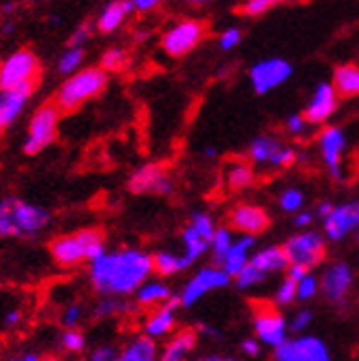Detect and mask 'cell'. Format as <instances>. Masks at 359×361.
I'll list each match as a JSON object with an SVG mask.
<instances>
[{
	"label": "cell",
	"mask_w": 359,
	"mask_h": 361,
	"mask_svg": "<svg viewBox=\"0 0 359 361\" xmlns=\"http://www.w3.org/2000/svg\"><path fill=\"white\" fill-rule=\"evenodd\" d=\"M154 274L152 254L137 247L106 251L88 264V282L102 298H128Z\"/></svg>",
	"instance_id": "1"
},
{
	"label": "cell",
	"mask_w": 359,
	"mask_h": 361,
	"mask_svg": "<svg viewBox=\"0 0 359 361\" xmlns=\"http://www.w3.org/2000/svg\"><path fill=\"white\" fill-rule=\"evenodd\" d=\"M49 254L53 262L62 269H75L84 262L91 264L106 254L104 233L95 227L62 233V236H56L49 243Z\"/></svg>",
	"instance_id": "2"
},
{
	"label": "cell",
	"mask_w": 359,
	"mask_h": 361,
	"mask_svg": "<svg viewBox=\"0 0 359 361\" xmlns=\"http://www.w3.org/2000/svg\"><path fill=\"white\" fill-rule=\"evenodd\" d=\"M109 86V73L99 66H84L75 75L66 78L53 95L56 104L62 113H73L86 102L95 99L104 93V88Z\"/></svg>",
	"instance_id": "3"
},
{
	"label": "cell",
	"mask_w": 359,
	"mask_h": 361,
	"mask_svg": "<svg viewBox=\"0 0 359 361\" xmlns=\"http://www.w3.org/2000/svg\"><path fill=\"white\" fill-rule=\"evenodd\" d=\"M40 78V58L31 49H16L0 60V90L33 93Z\"/></svg>",
	"instance_id": "4"
},
{
	"label": "cell",
	"mask_w": 359,
	"mask_h": 361,
	"mask_svg": "<svg viewBox=\"0 0 359 361\" xmlns=\"http://www.w3.org/2000/svg\"><path fill=\"white\" fill-rule=\"evenodd\" d=\"M60 108L49 102L33 111L27 123V133L23 139V152L27 157H35L44 152L53 141L58 139V126H60Z\"/></svg>",
	"instance_id": "5"
},
{
	"label": "cell",
	"mask_w": 359,
	"mask_h": 361,
	"mask_svg": "<svg viewBox=\"0 0 359 361\" xmlns=\"http://www.w3.org/2000/svg\"><path fill=\"white\" fill-rule=\"evenodd\" d=\"M251 324H254L256 339L274 350L289 339V319L272 300L251 302Z\"/></svg>",
	"instance_id": "6"
},
{
	"label": "cell",
	"mask_w": 359,
	"mask_h": 361,
	"mask_svg": "<svg viewBox=\"0 0 359 361\" xmlns=\"http://www.w3.org/2000/svg\"><path fill=\"white\" fill-rule=\"evenodd\" d=\"M282 249L289 260V267H300L313 271L327 260V251H329V240L322 236L320 231L313 229H304L298 231L293 236H289L282 243Z\"/></svg>",
	"instance_id": "7"
},
{
	"label": "cell",
	"mask_w": 359,
	"mask_h": 361,
	"mask_svg": "<svg viewBox=\"0 0 359 361\" xmlns=\"http://www.w3.org/2000/svg\"><path fill=\"white\" fill-rule=\"evenodd\" d=\"M247 159L260 168L272 170H289L298 161V150L276 135H258L251 139L247 148Z\"/></svg>",
	"instance_id": "8"
},
{
	"label": "cell",
	"mask_w": 359,
	"mask_h": 361,
	"mask_svg": "<svg viewBox=\"0 0 359 361\" xmlns=\"http://www.w3.org/2000/svg\"><path fill=\"white\" fill-rule=\"evenodd\" d=\"M207 25L199 18H183V20L174 23L161 33V51L168 58H185L188 53H192L205 38Z\"/></svg>",
	"instance_id": "9"
},
{
	"label": "cell",
	"mask_w": 359,
	"mask_h": 361,
	"mask_svg": "<svg viewBox=\"0 0 359 361\" xmlns=\"http://www.w3.org/2000/svg\"><path fill=\"white\" fill-rule=\"evenodd\" d=\"M231 278L225 274V271L217 264H209V267H201L196 274L183 284V288L178 291V304L181 309H192V306L203 300L205 295L214 293V291H221V288L229 286Z\"/></svg>",
	"instance_id": "10"
},
{
	"label": "cell",
	"mask_w": 359,
	"mask_h": 361,
	"mask_svg": "<svg viewBox=\"0 0 359 361\" xmlns=\"http://www.w3.org/2000/svg\"><path fill=\"white\" fill-rule=\"evenodd\" d=\"M274 361H333L329 344L317 335L289 337L274 350Z\"/></svg>",
	"instance_id": "11"
},
{
	"label": "cell",
	"mask_w": 359,
	"mask_h": 361,
	"mask_svg": "<svg viewBox=\"0 0 359 361\" xmlns=\"http://www.w3.org/2000/svg\"><path fill=\"white\" fill-rule=\"evenodd\" d=\"M126 188H128V192L139 194V196H146V194L166 196V194H172L174 190V176L170 168L164 164H146V166H139L128 176Z\"/></svg>",
	"instance_id": "12"
},
{
	"label": "cell",
	"mask_w": 359,
	"mask_h": 361,
	"mask_svg": "<svg viewBox=\"0 0 359 361\" xmlns=\"http://www.w3.org/2000/svg\"><path fill=\"white\" fill-rule=\"evenodd\" d=\"M322 295H324L331 304L342 306L346 304L348 295L353 293L355 286V269L346 260H333L324 267L320 276Z\"/></svg>",
	"instance_id": "13"
},
{
	"label": "cell",
	"mask_w": 359,
	"mask_h": 361,
	"mask_svg": "<svg viewBox=\"0 0 359 361\" xmlns=\"http://www.w3.org/2000/svg\"><path fill=\"white\" fill-rule=\"evenodd\" d=\"M346 133L339 126H324L317 135V152L327 172L335 178L342 180L344 176V157H346Z\"/></svg>",
	"instance_id": "14"
},
{
	"label": "cell",
	"mask_w": 359,
	"mask_h": 361,
	"mask_svg": "<svg viewBox=\"0 0 359 361\" xmlns=\"http://www.w3.org/2000/svg\"><path fill=\"white\" fill-rule=\"evenodd\" d=\"M291 75H293V66L286 60L267 58L249 68V84L258 95H267L289 82Z\"/></svg>",
	"instance_id": "15"
},
{
	"label": "cell",
	"mask_w": 359,
	"mask_h": 361,
	"mask_svg": "<svg viewBox=\"0 0 359 361\" xmlns=\"http://www.w3.org/2000/svg\"><path fill=\"white\" fill-rule=\"evenodd\" d=\"M229 229H236L243 236H260L272 227V216L262 205L256 203H238L227 214Z\"/></svg>",
	"instance_id": "16"
},
{
	"label": "cell",
	"mask_w": 359,
	"mask_h": 361,
	"mask_svg": "<svg viewBox=\"0 0 359 361\" xmlns=\"http://www.w3.org/2000/svg\"><path fill=\"white\" fill-rule=\"evenodd\" d=\"M324 227V238L329 243H342L351 233L359 231V201H346L335 205L329 219L322 221Z\"/></svg>",
	"instance_id": "17"
},
{
	"label": "cell",
	"mask_w": 359,
	"mask_h": 361,
	"mask_svg": "<svg viewBox=\"0 0 359 361\" xmlns=\"http://www.w3.org/2000/svg\"><path fill=\"white\" fill-rule=\"evenodd\" d=\"M337 108H339V95L335 86L329 82H320L302 115L307 117L311 126H329V121L337 113Z\"/></svg>",
	"instance_id": "18"
},
{
	"label": "cell",
	"mask_w": 359,
	"mask_h": 361,
	"mask_svg": "<svg viewBox=\"0 0 359 361\" xmlns=\"http://www.w3.org/2000/svg\"><path fill=\"white\" fill-rule=\"evenodd\" d=\"M181 309V304H178V298L170 300L168 304L159 306V309L150 311L146 315V319H143L141 324V331L146 337L150 339H168L176 333V311Z\"/></svg>",
	"instance_id": "19"
},
{
	"label": "cell",
	"mask_w": 359,
	"mask_h": 361,
	"mask_svg": "<svg viewBox=\"0 0 359 361\" xmlns=\"http://www.w3.org/2000/svg\"><path fill=\"white\" fill-rule=\"evenodd\" d=\"M51 225V212L27 203L23 198H16V227H18V236L20 238H31L42 233Z\"/></svg>",
	"instance_id": "20"
},
{
	"label": "cell",
	"mask_w": 359,
	"mask_h": 361,
	"mask_svg": "<svg viewBox=\"0 0 359 361\" xmlns=\"http://www.w3.org/2000/svg\"><path fill=\"white\" fill-rule=\"evenodd\" d=\"M199 344V331L196 329H178L164 344L159 353V361H188Z\"/></svg>",
	"instance_id": "21"
},
{
	"label": "cell",
	"mask_w": 359,
	"mask_h": 361,
	"mask_svg": "<svg viewBox=\"0 0 359 361\" xmlns=\"http://www.w3.org/2000/svg\"><path fill=\"white\" fill-rule=\"evenodd\" d=\"M254 180H256V168L249 159L236 157L229 159L223 166V185L229 192H243L254 185Z\"/></svg>",
	"instance_id": "22"
},
{
	"label": "cell",
	"mask_w": 359,
	"mask_h": 361,
	"mask_svg": "<svg viewBox=\"0 0 359 361\" xmlns=\"http://www.w3.org/2000/svg\"><path fill=\"white\" fill-rule=\"evenodd\" d=\"M133 11H135V7H133L130 0H115V3H109L97 13L95 29L104 35H111V33L121 29L126 18H128Z\"/></svg>",
	"instance_id": "23"
},
{
	"label": "cell",
	"mask_w": 359,
	"mask_h": 361,
	"mask_svg": "<svg viewBox=\"0 0 359 361\" xmlns=\"http://www.w3.org/2000/svg\"><path fill=\"white\" fill-rule=\"evenodd\" d=\"M31 95L33 93H20V90H13V93L0 90V135L7 133L11 126L20 119Z\"/></svg>",
	"instance_id": "24"
},
{
	"label": "cell",
	"mask_w": 359,
	"mask_h": 361,
	"mask_svg": "<svg viewBox=\"0 0 359 361\" xmlns=\"http://www.w3.org/2000/svg\"><path fill=\"white\" fill-rule=\"evenodd\" d=\"M254 247H256V238H251V236L236 238L234 247L229 249V254L225 256V260L221 264V269L231 280H234L241 271L251 262V258H254Z\"/></svg>",
	"instance_id": "25"
},
{
	"label": "cell",
	"mask_w": 359,
	"mask_h": 361,
	"mask_svg": "<svg viewBox=\"0 0 359 361\" xmlns=\"http://www.w3.org/2000/svg\"><path fill=\"white\" fill-rule=\"evenodd\" d=\"M159 344L146 335H135L121 346L115 361H159Z\"/></svg>",
	"instance_id": "26"
},
{
	"label": "cell",
	"mask_w": 359,
	"mask_h": 361,
	"mask_svg": "<svg viewBox=\"0 0 359 361\" xmlns=\"http://www.w3.org/2000/svg\"><path fill=\"white\" fill-rule=\"evenodd\" d=\"M174 298H176L174 291L170 288V284H166L164 280H148L135 293V302H137L139 309H148V311L159 309V306L168 304Z\"/></svg>",
	"instance_id": "27"
},
{
	"label": "cell",
	"mask_w": 359,
	"mask_h": 361,
	"mask_svg": "<svg viewBox=\"0 0 359 361\" xmlns=\"http://www.w3.org/2000/svg\"><path fill=\"white\" fill-rule=\"evenodd\" d=\"M251 264L256 269H260L262 274L269 276H278V274H286L289 271V260H286V254L282 245H269L258 249L254 258H251Z\"/></svg>",
	"instance_id": "28"
},
{
	"label": "cell",
	"mask_w": 359,
	"mask_h": 361,
	"mask_svg": "<svg viewBox=\"0 0 359 361\" xmlns=\"http://www.w3.org/2000/svg\"><path fill=\"white\" fill-rule=\"evenodd\" d=\"M339 99L359 97V64H342L333 71V82Z\"/></svg>",
	"instance_id": "29"
},
{
	"label": "cell",
	"mask_w": 359,
	"mask_h": 361,
	"mask_svg": "<svg viewBox=\"0 0 359 361\" xmlns=\"http://www.w3.org/2000/svg\"><path fill=\"white\" fill-rule=\"evenodd\" d=\"M152 267L159 278H172V276L181 274V271H185L190 267V262L183 258V254L164 249V251H154L152 254Z\"/></svg>",
	"instance_id": "30"
},
{
	"label": "cell",
	"mask_w": 359,
	"mask_h": 361,
	"mask_svg": "<svg viewBox=\"0 0 359 361\" xmlns=\"http://www.w3.org/2000/svg\"><path fill=\"white\" fill-rule=\"evenodd\" d=\"M181 245H183V258L190 262V267L194 262H199L209 251V243L201 236V233H196L190 225L183 227V231H181Z\"/></svg>",
	"instance_id": "31"
},
{
	"label": "cell",
	"mask_w": 359,
	"mask_h": 361,
	"mask_svg": "<svg viewBox=\"0 0 359 361\" xmlns=\"http://www.w3.org/2000/svg\"><path fill=\"white\" fill-rule=\"evenodd\" d=\"M20 238L16 227V196L0 198V240Z\"/></svg>",
	"instance_id": "32"
},
{
	"label": "cell",
	"mask_w": 359,
	"mask_h": 361,
	"mask_svg": "<svg viewBox=\"0 0 359 361\" xmlns=\"http://www.w3.org/2000/svg\"><path fill=\"white\" fill-rule=\"evenodd\" d=\"M84 60H86V51H84L82 47H66V49L62 51V56L58 58L56 68H58V73L64 75V80H66V78L75 75L78 71L84 68V66H82Z\"/></svg>",
	"instance_id": "33"
},
{
	"label": "cell",
	"mask_w": 359,
	"mask_h": 361,
	"mask_svg": "<svg viewBox=\"0 0 359 361\" xmlns=\"http://www.w3.org/2000/svg\"><path fill=\"white\" fill-rule=\"evenodd\" d=\"M130 311V304L121 298H102L93 306V317L95 319H113L119 315H126Z\"/></svg>",
	"instance_id": "34"
},
{
	"label": "cell",
	"mask_w": 359,
	"mask_h": 361,
	"mask_svg": "<svg viewBox=\"0 0 359 361\" xmlns=\"http://www.w3.org/2000/svg\"><path fill=\"white\" fill-rule=\"evenodd\" d=\"M234 233H231L229 227H219L217 236L212 238V245H209V251H212V260L217 267L223 264L225 256L229 254V249L234 247Z\"/></svg>",
	"instance_id": "35"
},
{
	"label": "cell",
	"mask_w": 359,
	"mask_h": 361,
	"mask_svg": "<svg viewBox=\"0 0 359 361\" xmlns=\"http://www.w3.org/2000/svg\"><path fill=\"white\" fill-rule=\"evenodd\" d=\"M128 62H130L128 51H126L123 47H111L102 53L99 68H104L106 73H119V71H123L126 66H128Z\"/></svg>",
	"instance_id": "36"
},
{
	"label": "cell",
	"mask_w": 359,
	"mask_h": 361,
	"mask_svg": "<svg viewBox=\"0 0 359 361\" xmlns=\"http://www.w3.org/2000/svg\"><path fill=\"white\" fill-rule=\"evenodd\" d=\"M304 203H307V196L298 188H284L278 196V207L284 214H300L304 212Z\"/></svg>",
	"instance_id": "37"
},
{
	"label": "cell",
	"mask_w": 359,
	"mask_h": 361,
	"mask_svg": "<svg viewBox=\"0 0 359 361\" xmlns=\"http://www.w3.org/2000/svg\"><path fill=\"white\" fill-rule=\"evenodd\" d=\"M190 227L196 231V233H201V236L212 245V238L217 236V231H219V227H217V223H214V219L207 214V212H194L192 216H190Z\"/></svg>",
	"instance_id": "38"
},
{
	"label": "cell",
	"mask_w": 359,
	"mask_h": 361,
	"mask_svg": "<svg viewBox=\"0 0 359 361\" xmlns=\"http://www.w3.org/2000/svg\"><path fill=\"white\" fill-rule=\"evenodd\" d=\"M272 302L278 306V309H282V306H291L293 302H298V282H293L289 276H284V280L276 286Z\"/></svg>",
	"instance_id": "39"
},
{
	"label": "cell",
	"mask_w": 359,
	"mask_h": 361,
	"mask_svg": "<svg viewBox=\"0 0 359 361\" xmlns=\"http://www.w3.org/2000/svg\"><path fill=\"white\" fill-rule=\"evenodd\" d=\"M60 346L68 355H80L86 350V335L80 329H68L60 335Z\"/></svg>",
	"instance_id": "40"
},
{
	"label": "cell",
	"mask_w": 359,
	"mask_h": 361,
	"mask_svg": "<svg viewBox=\"0 0 359 361\" xmlns=\"http://www.w3.org/2000/svg\"><path fill=\"white\" fill-rule=\"evenodd\" d=\"M236 280V286L241 288V291H249V288H254V286H260L264 280H267V276L262 274V271L260 269H256L254 264H247L243 271H241V274L234 278Z\"/></svg>",
	"instance_id": "41"
},
{
	"label": "cell",
	"mask_w": 359,
	"mask_h": 361,
	"mask_svg": "<svg viewBox=\"0 0 359 361\" xmlns=\"http://www.w3.org/2000/svg\"><path fill=\"white\" fill-rule=\"evenodd\" d=\"M317 293H322V286H320V278L317 276L307 274L298 282V302L307 304L313 298H317Z\"/></svg>",
	"instance_id": "42"
},
{
	"label": "cell",
	"mask_w": 359,
	"mask_h": 361,
	"mask_svg": "<svg viewBox=\"0 0 359 361\" xmlns=\"http://www.w3.org/2000/svg\"><path fill=\"white\" fill-rule=\"evenodd\" d=\"M311 324H313V311L304 306V309L296 311L293 317L289 319V333H293V337L307 335V331L311 329Z\"/></svg>",
	"instance_id": "43"
},
{
	"label": "cell",
	"mask_w": 359,
	"mask_h": 361,
	"mask_svg": "<svg viewBox=\"0 0 359 361\" xmlns=\"http://www.w3.org/2000/svg\"><path fill=\"white\" fill-rule=\"evenodd\" d=\"M82 319H84V306H82L80 302H71V304H66V306H64V311H62V315H60V324L64 326V331H68V329H78L80 324H82Z\"/></svg>",
	"instance_id": "44"
},
{
	"label": "cell",
	"mask_w": 359,
	"mask_h": 361,
	"mask_svg": "<svg viewBox=\"0 0 359 361\" xmlns=\"http://www.w3.org/2000/svg\"><path fill=\"white\" fill-rule=\"evenodd\" d=\"M274 7H276L274 0H247V3L236 7V11L245 18H258L264 16L267 11H272Z\"/></svg>",
	"instance_id": "45"
},
{
	"label": "cell",
	"mask_w": 359,
	"mask_h": 361,
	"mask_svg": "<svg viewBox=\"0 0 359 361\" xmlns=\"http://www.w3.org/2000/svg\"><path fill=\"white\" fill-rule=\"evenodd\" d=\"M309 121L307 117H304L302 113H296V115H289L284 119V130L289 133L291 137H304L309 133Z\"/></svg>",
	"instance_id": "46"
},
{
	"label": "cell",
	"mask_w": 359,
	"mask_h": 361,
	"mask_svg": "<svg viewBox=\"0 0 359 361\" xmlns=\"http://www.w3.org/2000/svg\"><path fill=\"white\" fill-rule=\"evenodd\" d=\"M93 29H95V23H82L73 29V33L68 35V42L66 47H82L91 40V35H93Z\"/></svg>",
	"instance_id": "47"
},
{
	"label": "cell",
	"mask_w": 359,
	"mask_h": 361,
	"mask_svg": "<svg viewBox=\"0 0 359 361\" xmlns=\"http://www.w3.org/2000/svg\"><path fill=\"white\" fill-rule=\"evenodd\" d=\"M243 40V31L238 27H229L219 35V49L221 51H234Z\"/></svg>",
	"instance_id": "48"
},
{
	"label": "cell",
	"mask_w": 359,
	"mask_h": 361,
	"mask_svg": "<svg viewBox=\"0 0 359 361\" xmlns=\"http://www.w3.org/2000/svg\"><path fill=\"white\" fill-rule=\"evenodd\" d=\"M117 353H119V350H115L113 346L104 344V346H97V348L91 353L88 361H115V359H117Z\"/></svg>",
	"instance_id": "49"
},
{
	"label": "cell",
	"mask_w": 359,
	"mask_h": 361,
	"mask_svg": "<svg viewBox=\"0 0 359 361\" xmlns=\"http://www.w3.org/2000/svg\"><path fill=\"white\" fill-rule=\"evenodd\" d=\"M241 353H243L245 357H249V359L258 357V355H260V341L254 339V337H245V339L241 341Z\"/></svg>",
	"instance_id": "50"
},
{
	"label": "cell",
	"mask_w": 359,
	"mask_h": 361,
	"mask_svg": "<svg viewBox=\"0 0 359 361\" xmlns=\"http://www.w3.org/2000/svg\"><path fill=\"white\" fill-rule=\"evenodd\" d=\"M313 221H315V214H313V209H304V212L296 214L293 225H296L300 231H304V229H309V227H311V223H313Z\"/></svg>",
	"instance_id": "51"
},
{
	"label": "cell",
	"mask_w": 359,
	"mask_h": 361,
	"mask_svg": "<svg viewBox=\"0 0 359 361\" xmlns=\"http://www.w3.org/2000/svg\"><path fill=\"white\" fill-rule=\"evenodd\" d=\"M159 5H161L159 0H133V7H135V11H139V13L154 11Z\"/></svg>",
	"instance_id": "52"
},
{
	"label": "cell",
	"mask_w": 359,
	"mask_h": 361,
	"mask_svg": "<svg viewBox=\"0 0 359 361\" xmlns=\"http://www.w3.org/2000/svg\"><path fill=\"white\" fill-rule=\"evenodd\" d=\"M333 203L331 201H322V203H317L315 205V209H313V214H315V219H322V221H324V219H329V214L333 212Z\"/></svg>",
	"instance_id": "53"
},
{
	"label": "cell",
	"mask_w": 359,
	"mask_h": 361,
	"mask_svg": "<svg viewBox=\"0 0 359 361\" xmlns=\"http://www.w3.org/2000/svg\"><path fill=\"white\" fill-rule=\"evenodd\" d=\"M9 361H42V357H40V355H35V353H25V355L11 357Z\"/></svg>",
	"instance_id": "54"
},
{
	"label": "cell",
	"mask_w": 359,
	"mask_h": 361,
	"mask_svg": "<svg viewBox=\"0 0 359 361\" xmlns=\"http://www.w3.org/2000/svg\"><path fill=\"white\" fill-rule=\"evenodd\" d=\"M196 331H199V333H203V335H209V337H221V333H219L217 329H209L207 324H201V326L196 329Z\"/></svg>",
	"instance_id": "55"
},
{
	"label": "cell",
	"mask_w": 359,
	"mask_h": 361,
	"mask_svg": "<svg viewBox=\"0 0 359 361\" xmlns=\"http://www.w3.org/2000/svg\"><path fill=\"white\" fill-rule=\"evenodd\" d=\"M188 361H223V357L221 355H201V357H194Z\"/></svg>",
	"instance_id": "56"
},
{
	"label": "cell",
	"mask_w": 359,
	"mask_h": 361,
	"mask_svg": "<svg viewBox=\"0 0 359 361\" xmlns=\"http://www.w3.org/2000/svg\"><path fill=\"white\" fill-rule=\"evenodd\" d=\"M16 11V5L13 3H5L3 7H0V13H3V16H11Z\"/></svg>",
	"instance_id": "57"
},
{
	"label": "cell",
	"mask_w": 359,
	"mask_h": 361,
	"mask_svg": "<svg viewBox=\"0 0 359 361\" xmlns=\"http://www.w3.org/2000/svg\"><path fill=\"white\" fill-rule=\"evenodd\" d=\"M13 29H16V27H13V23H11V20H7V23L3 25V33H5V35H11V33H13Z\"/></svg>",
	"instance_id": "58"
},
{
	"label": "cell",
	"mask_w": 359,
	"mask_h": 361,
	"mask_svg": "<svg viewBox=\"0 0 359 361\" xmlns=\"http://www.w3.org/2000/svg\"><path fill=\"white\" fill-rule=\"evenodd\" d=\"M205 157H209V159H212V157H217V150H214V148H207V150H205Z\"/></svg>",
	"instance_id": "59"
},
{
	"label": "cell",
	"mask_w": 359,
	"mask_h": 361,
	"mask_svg": "<svg viewBox=\"0 0 359 361\" xmlns=\"http://www.w3.org/2000/svg\"><path fill=\"white\" fill-rule=\"evenodd\" d=\"M42 361H62L60 357H42Z\"/></svg>",
	"instance_id": "60"
},
{
	"label": "cell",
	"mask_w": 359,
	"mask_h": 361,
	"mask_svg": "<svg viewBox=\"0 0 359 361\" xmlns=\"http://www.w3.org/2000/svg\"><path fill=\"white\" fill-rule=\"evenodd\" d=\"M223 361H241V359H236V357H223Z\"/></svg>",
	"instance_id": "61"
},
{
	"label": "cell",
	"mask_w": 359,
	"mask_h": 361,
	"mask_svg": "<svg viewBox=\"0 0 359 361\" xmlns=\"http://www.w3.org/2000/svg\"><path fill=\"white\" fill-rule=\"evenodd\" d=\"M357 247H359V231H357Z\"/></svg>",
	"instance_id": "62"
}]
</instances>
